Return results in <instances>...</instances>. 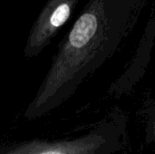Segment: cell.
Instances as JSON below:
<instances>
[{
  "instance_id": "7a4b0ae2",
  "label": "cell",
  "mask_w": 155,
  "mask_h": 154,
  "mask_svg": "<svg viewBox=\"0 0 155 154\" xmlns=\"http://www.w3.org/2000/svg\"><path fill=\"white\" fill-rule=\"evenodd\" d=\"M109 139L107 130L99 127L73 139H34L0 144V154H105L110 148Z\"/></svg>"
},
{
  "instance_id": "3957f363",
  "label": "cell",
  "mask_w": 155,
  "mask_h": 154,
  "mask_svg": "<svg viewBox=\"0 0 155 154\" xmlns=\"http://www.w3.org/2000/svg\"><path fill=\"white\" fill-rule=\"evenodd\" d=\"M81 0H48L29 30L24 48L27 59L39 55L70 19Z\"/></svg>"
},
{
  "instance_id": "6da1fadb",
  "label": "cell",
  "mask_w": 155,
  "mask_h": 154,
  "mask_svg": "<svg viewBox=\"0 0 155 154\" xmlns=\"http://www.w3.org/2000/svg\"><path fill=\"white\" fill-rule=\"evenodd\" d=\"M142 0H89L58 45L24 118L33 121L65 103L114 54L139 13Z\"/></svg>"
},
{
  "instance_id": "277c9868",
  "label": "cell",
  "mask_w": 155,
  "mask_h": 154,
  "mask_svg": "<svg viewBox=\"0 0 155 154\" xmlns=\"http://www.w3.org/2000/svg\"><path fill=\"white\" fill-rule=\"evenodd\" d=\"M147 142H155V113L153 116L151 118V121L148 123V129H147V136H146Z\"/></svg>"
}]
</instances>
